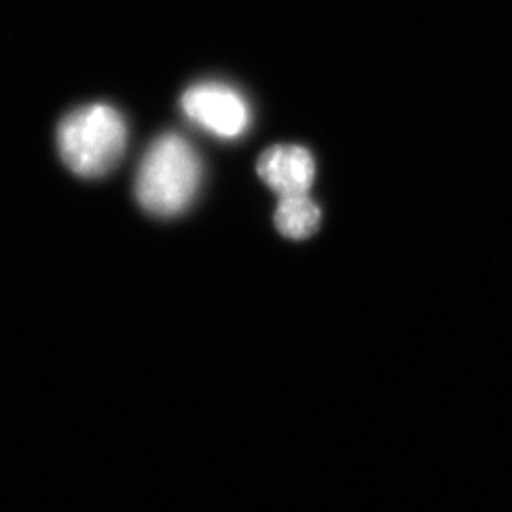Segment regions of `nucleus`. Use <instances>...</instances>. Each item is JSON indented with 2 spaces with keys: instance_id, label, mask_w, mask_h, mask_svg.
I'll list each match as a JSON object with an SVG mask.
<instances>
[{
  "instance_id": "obj_4",
  "label": "nucleus",
  "mask_w": 512,
  "mask_h": 512,
  "mask_svg": "<svg viewBox=\"0 0 512 512\" xmlns=\"http://www.w3.org/2000/svg\"><path fill=\"white\" fill-rule=\"evenodd\" d=\"M258 173L264 183L274 188L283 198L308 194L315 175V165L306 148L274 147L260 156Z\"/></svg>"
},
{
  "instance_id": "obj_2",
  "label": "nucleus",
  "mask_w": 512,
  "mask_h": 512,
  "mask_svg": "<svg viewBox=\"0 0 512 512\" xmlns=\"http://www.w3.org/2000/svg\"><path fill=\"white\" fill-rule=\"evenodd\" d=\"M126 145V122L109 105L73 110L57 128V150L63 164L86 179L107 175L122 160Z\"/></svg>"
},
{
  "instance_id": "obj_1",
  "label": "nucleus",
  "mask_w": 512,
  "mask_h": 512,
  "mask_svg": "<svg viewBox=\"0 0 512 512\" xmlns=\"http://www.w3.org/2000/svg\"><path fill=\"white\" fill-rule=\"evenodd\" d=\"M202 183V160L181 135H164L148 148L135 194L148 213L171 217L183 213Z\"/></svg>"
},
{
  "instance_id": "obj_3",
  "label": "nucleus",
  "mask_w": 512,
  "mask_h": 512,
  "mask_svg": "<svg viewBox=\"0 0 512 512\" xmlns=\"http://www.w3.org/2000/svg\"><path fill=\"white\" fill-rule=\"evenodd\" d=\"M181 105L190 120L226 139L238 137L249 126L245 99L224 84L192 86L184 93Z\"/></svg>"
},
{
  "instance_id": "obj_5",
  "label": "nucleus",
  "mask_w": 512,
  "mask_h": 512,
  "mask_svg": "<svg viewBox=\"0 0 512 512\" xmlns=\"http://www.w3.org/2000/svg\"><path fill=\"white\" fill-rule=\"evenodd\" d=\"M321 220V211L315 203L311 202L308 194L296 196H283L277 205L275 224L279 232L287 238H310L317 230Z\"/></svg>"
}]
</instances>
